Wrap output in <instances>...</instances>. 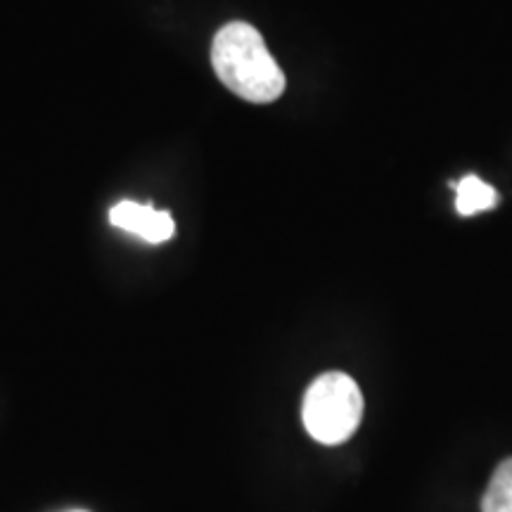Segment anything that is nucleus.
I'll return each instance as SVG.
<instances>
[{
	"label": "nucleus",
	"mask_w": 512,
	"mask_h": 512,
	"mask_svg": "<svg viewBox=\"0 0 512 512\" xmlns=\"http://www.w3.org/2000/svg\"><path fill=\"white\" fill-rule=\"evenodd\" d=\"M211 67L238 98L266 105L285 93V74L268 53L264 36L247 22H230L211 43Z\"/></svg>",
	"instance_id": "1"
},
{
	"label": "nucleus",
	"mask_w": 512,
	"mask_h": 512,
	"mask_svg": "<svg viewBox=\"0 0 512 512\" xmlns=\"http://www.w3.org/2000/svg\"><path fill=\"white\" fill-rule=\"evenodd\" d=\"M302 418L318 444L337 446L351 439L363 418V394L347 373H325L306 389Z\"/></svg>",
	"instance_id": "2"
},
{
	"label": "nucleus",
	"mask_w": 512,
	"mask_h": 512,
	"mask_svg": "<svg viewBox=\"0 0 512 512\" xmlns=\"http://www.w3.org/2000/svg\"><path fill=\"white\" fill-rule=\"evenodd\" d=\"M110 221L117 228L128 230V233L138 235L145 242H152V245L171 240L176 233V223L169 211H157L150 204L119 202L110 211Z\"/></svg>",
	"instance_id": "3"
},
{
	"label": "nucleus",
	"mask_w": 512,
	"mask_h": 512,
	"mask_svg": "<svg viewBox=\"0 0 512 512\" xmlns=\"http://www.w3.org/2000/svg\"><path fill=\"white\" fill-rule=\"evenodd\" d=\"M498 204V192L484 183L479 176H465L456 185V209L460 216H475L494 209Z\"/></svg>",
	"instance_id": "4"
},
{
	"label": "nucleus",
	"mask_w": 512,
	"mask_h": 512,
	"mask_svg": "<svg viewBox=\"0 0 512 512\" xmlns=\"http://www.w3.org/2000/svg\"><path fill=\"white\" fill-rule=\"evenodd\" d=\"M482 512H512V458L496 467L484 491Z\"/></svg>",
	"instance_id": "5"
},
{
	"label": "nucleus",
	"mask_w": 512,
	"mask_h": 512,
	"mask_svg": "<svg viewBox=\"0 0 512 512\" xmlns=\"http://www.w3.org/2000/svg\"><path fill=\"white\" fill-rule=\"evenodd\" d=\"M74 512H83V510H74Z\"/></svg>",
	"instance_id": "6"
}]
</instances>
